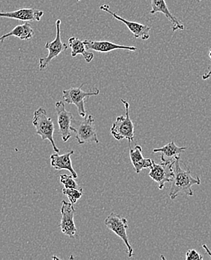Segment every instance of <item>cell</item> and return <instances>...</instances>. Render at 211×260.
Masks as SVG:
<instances>
[{
  "label": "cell",
  "mask_w": 211,
  "mask_h": 260,
  "mask_svg": "<svg viewBox=\"0 0 211 260\" xmlns=\"http://www.w3.org/2000/svg\"><path fill=\"white\" fill-rule=\"evenodd\" d=\"M86 49L94 50L99 53H109L115 50H130V51H137L138 48L133 46H126V45H117L108 41H94L86 39L83 41Z\"/></svg>",
  "instance_id": "obj_12"
},
{
  "label": "cell",
  "mask_w": 211,
  "mask_h": 260,
  "mask_svg": "<svg viewBox=\"0 0 211 260\" xmlns=\"http://www.w3.org/2000/svg\"><path fill=\"white\" fill-rule=\"evenodd\" d=\"M80 1H81V0H77V2H78H78H80Z\"/></svg>",
  "instance_id": "obj_26"
},
{
  "label": "cell",
  "mask_w": 211,
  "mask_h": 260,
  "mask_svg": "<svg viewBox=\"0 0 211 260\" xmlns=\"http://www.w3.org/2000/svg\"><path fill=\"white\" fill-rule=\"evenodd\" d=\"M211 76V64L207 67V72L202 75V79L204 80H207Z\"/></svg>",
  "instance_id": "obj_23"
},
{
  "label": "cell",
  "mask_w": 211,
  "mask_h": 260,
  "mask_svg": "<svg viewBox=\"0 0 211 260\" xmlns=\"http://www.w3.org/2000/svg\"><path fill=\"white\" fill-rule=\"evenodd\" d=\"M32 122L33 125L36 127V134L41 136L42 140H49L54 152L59 153V149L56 146L53 138L54 124L43 107H40L35 111Z\"/></svg>",
  "instance_id": "obj_2"
},
{
  "label": "cell",
  "mask_w": 211,
  "mask_h": 260,
  "mask_svg": "<svg viewBox=\"0 0 211 260\" xmlns=\"http://www.w3.org/2000/svg\"><path fill=\"white\" fill-rule=\"evenodd\" d=\"M61 20L56 21V34L54 40L50 42H46L45 47L48 50V55L45 58L39 59V69L45 70L51 61L57 57L61 53L67 50L69 45L61 41Z\"/></svg>",
  "instance_id": "obj_8"
},
{
  "label": "cell",
  "mask_w": 211,
  "mask_h": 260,
  "mask_svg": "<svg viewBox=\"0 0 211 260\" xmlns=\"http://www.w3.org/2000/svg\"><path fill=\"white\" fill-rule=\"evenodd\" d=\"M101 10L110 14L112 17H114L116 20L124 23L126 26L130 29L131 32L133 34L135 39H142V40H148L149 38V31H150L151 27L147 25L141 24V23H136V22L130 21V20H126L117 14L113 12L110 9V6L108 5H102L100 6Z\"/></svg>",
  "instance_id": "obj_10"
},
{
  "label": "cell",
  "mask_w": 211,
  "mask_h": 260,
  "mask_svg": "<svg viewBox=\"0 0 211 260\" xmlns=\"http://www.w3.org/2000/svg\"><path fill=\"white\" fill-rule=\"evenodd\" d=\"M74 154V151H71L70 152L62 154L59 153H55L50 156V165L55 170H66L70 172L71 175L73 176L75 179L78 178V174L76 171L74 170L72 167V160H71V156Z\"/></svg>",
  "instance_id": "obj_15"
},
{
  "label": "cell",
  "mask_w": 211,
  "mask_h": 260,
  "mask_svg": "<svg viewBox=\"0 0 211 260\" xmlns=\"http://www.w3.org/2000/svg\"><path fill=\"white\" fill-rule=\"evenodd\" d=\"M185 150H187V147L177 146L174 141H171L163 147L154 149L153 153L160 152L162 154L160 157H163L165 160L174 161L176 159L180 157V154Z\"/></svg>",
  "instance_id": "obj_17"
},
{
  "label": "cell",
  "mask_w": 211,
  "mask_h": 260,
  "mask_svg": "<svg viewBox=\"0 0 211 260\" xmlns=\"http://www.w3.org/2000/svg\"><path fill=\"white\" fill-rule=\"evenodd\" d=\"M130 156L132 165L138 174L144 169L150 168L154 162L150 158L143 157L142 148L140 146H135V149H131Z\"/></svg>",
  "instance_id": "obj_16"
},
{
  "label": "cell",
  "mask_w": 211,
  "mask_h": 260,
  "mask_svg": "<svg viewBox=\"0 0 211 260\" xmlns=\"http://www.w3.org/2000/svg\"><path fill=\"white\" fill-rule=\"evenodd\" d=\"M57 122L59 124V134L62 137L63 141L67 142L72 136V132H73L74 117L72 113L66 110L65 102L64 101L56 102L55 104Z\"/></svg>",
  "instance_id": "obj_9"
},
{
  "label": "cell",
  "mask_w": 211,
  "mask_h": 260,
  "mask_svg": "<svg viewBox=\"0 0 211 260\" xmlns=\"http://www.w3.org/2000/svg\"><path fill=\"white\" fill-rule=\"evenodd\" d=\"M161 162L156 164L153 162L150 170H149V176L159 184V189L163 190L165 187V184L167 182H171L174 177V161L165 160L163 157H160Z\"/></svg>",
  "instance_id": "obj_5"
},
{
  "label": "cell",
  "mask_w": 211,
  "mask_h": 260,
  "mask_svg": "<svg viewBox=\"0 0 211 260\" xmlns=\"http://www.w3.org/2000/svg\"><path fill=\"white\" fill-rule=\"evenodd\" d=\"M105 225L122 239L123 242L127 246L129 257H132L133 256V248L130 245L127 236V230L129 228L127 219L121 217L119 214L111 212L105 219Z\"/></svg>",
  "instance_id": "obj_7"
},
{
  "label": "cell",
  "mask_w": 211,
  "mask_h": 260,
  "mask_svg": "<svg viewBox=\"0 0 211 260\" xmlns=\"http://www.w3.org/2000/svg\"><path fill=\"white\" fill-rule=\"evenodd\" d=\"M34 35L32 26L29 23H25L23 24L17 25L10 32L3 35L0 37V42H4L5 39H8L10 36H15L19 38L20 40L29 41L33 39Z\"/></svg>",
  "instance_id": "obj_18"
},
{
  "label": "cell",
  "mask_w": 211,
  "mask_h": 260,
  "mask_svg": "<svg viewBox=\"0 0 211 260\" xmlns=\"http://www.w3.org/2000/svg\"><path fill=\"white\" fill-rule=\"evenodd\" d=\"M203 256L199 253L193 249H190L186 253V259L187 260H202Z\"/></svg>",
  "instance_id": "obj_22"
},
{
  "label": "cell",
  "mask_w": 211,
  "mask_h": 260,
  "mask_svg": "<svg viewBox=\"0 0 211 260\" xmlns=\"http://www.w3.org/2000/svg\"><path fill=\"white\" fill-rule=\"evenodd\" d=\"M125 106V116H118L113 123L111 134L116 140L124 139L132 142L134 140V124L130 116V104L127 101L121 99Z\"/></svg>",
  "instance_id": "obj_3"
},
{
  "label": "cell",
  "mask_w": 211,
  "mask_h": 260,
  "mask_svg": "<svg viewBox=\"0 0 211 260\" xmlns=\"http://www.w3.org/2000/svg\"><path fill=\"white\" fill-rule=\"evenodd\" d=\"M62 192L64 195L67 196L72 204L76 203L77 201L83 196V191L75 188H66V187H64Z\"/></svg>",
  "instance_id": "obj_21"
},
{
  "label": "cell",
  "mask_w": 211,
  "mask_h": 260,
  "mask_svg": "<svg viewBox=\"0 0 211 260\" xmlns=\"http://www.w3.org/2000/svg\"><path fill=\"white\" fill-rule=\"evenodd\" d=\"M208 56H209V58H210V59L211 60V49L210 50H209Z\"/></svg>",
  "instance_id": "obj_25"
},
{
  "label": "cell",
  "mask_w": 211,
  "mask_h": 260,
  "mask_svg": "<svg viewBox=\"0 0 211 260\" xmlns=\"http://www.w3.org/2000/svg\"><path fill=\"white\" fill-rule=\"evenodd\" d=\"M43 15L42 11L31 8H23L10 12H0V17L15 19L22 21H40Z\"/></svg>",
  "instance_id": "obj_13"
},
{
  "label": "cell",
  "mask_w": 211,
  "mask_h": 260,
  "mask_svg": "<svg viewBox=\"0 0 211 260\" xmlns=\"http://www.w3.org/2000/svg\"><path fill=\"white\" fill-rule=\"evenodd\" d=\"M94 122L95 119L94 116L89 115L85 116L83 120L75 122V126H73V132H75V138L79 144L99 143Z\"/></svg>",
  "instance_id": "obj_6"
},
{
  "label": "cell",
  "mask_w": 211,
  "mask_h": 260,
  "mask_svg": "<svg viewBox=\"0 0 211 260\" xmlns=\"http://www.w3.org/2000/svg\"><path fill=\"white\" fill-rule=\"evenodd\" d=\"M84 83L79 87H72L69 89L63 91V99L64 102L69 105H74L78 108L80 116L84 118L86 116V110H85V103L87 102L88 99L91 96H97L100 93L99 89L95 88L91 91H83Z\"/></svg>",
  "instance_id": "obj_4"
},
{
  "label": "cell",
  "mask_w": 211,
  "mask_h": 260,
  "mask_svg": "<svg viewBox=\"0 0 211 260\" xmlns=\"http://www.w3.org/2000/svg\"><path fill=\"white\" fill-rule=\"evenodd\" d=\"M160 12L163 13L172 23V31L174 32L177 30H184L185 29L184 25L170 12L165 0H151V10L149 14L154 15Z\"/></svg>",
  "instance_id": "obj_14"
},
{
  "label": "cell",
  "mask_w": 211,
  "mask_h": 260,
  "mask_svg": "<svg viewBox=\"0 0 211 260\" xmlns=\"http://www.w3.org/2000/svg\"><path fill=\"white\" fill-rule=\"evenodd\" d=\"M180 157L176 159L174 164V177L171 181L169 197L174 200L177 198L179 193L188 196H193L192 187L194 184H201L199 177H193L190 169H183L180 165Z\"/></svg>",
  "instance_id": "obj_1"
},
{
  "label": "cell",
  "mask_w": 211,
  "mask_h": 260,
  "mask_svg": "<svg viewBox=\"0 0 211 260\" xmlns=\"http://www.w3.org/2000/svg\"><path fill=\"white\" fill-rule=\"evenodd\" d=\"M75 212L76 211L74 208L73 204L63 200L61 207L62 217L59 226L62 233L71 239H74L77 233V228L74 221Z\"/></svg>",
  "instance_id": "obj_11"
},
{
  "label": "cell",
  "mask_w": 211,
  "mask_h": 260,
  "mask_svg": "<svg viewBox=\"0 0 211 260\" xmlns=\"http://www.w3.org/2000/svg\"><path fill=\"white\" fill-rule=\"evenodd\" d=\"M203 248L204 249V250L207 251V253H208L209 256H211V251L210 250H209L208 247H207V246L206 245H202Z\"/></svg>",
  "instance_id": "obj_24"
},
{
  "label": "cell",
  "mask_w": 211,
  "mask_h": 260,
  "mask_svg": "<svg viewBox=\"0 0 211 260\" xmlns=\"http://www.w3.org/2000/svg\"><path fill=\"white\" fill-rule=\"evenodd\" d=\"M69 46L72 49L71 55L72 57H75L78 55L81 54L84 58L86 62H91L94 59V54L92 52L86 50V47L82 41L76 37H72L69 39Z\"/></svg>",
  "instance_id": "obj_19"
},
{
  "label": "cell",
  "mask_w": 211,
  "mask_h": 260,
  "mask_svg": "<svg viewBox=\"0 0 211 260\" xmlns=\"http://www.w3.org/2000/svg\"><path fill=\"white\" fill-rule=\"evenodd\" d=\"M197 1H198V2H201V0H197Z\"/></svg>",
  "instance_id": "obj_27"
},
{
  "label": "cell",
  "mask_w": 211,
  "mask_h": 260,
  "mask_svg": "<svg viewBox=\"0 0 211 260\" xmlns=\"http://www.w3.org/2000/svg\"><path fill=\"white\" fill-rule=\"evenodd\" d=\"M75 178L71 175V176H68L66 174L61 175V184H64V187L66 188H75L77 190H81L83 191V188L79 185L76 182H75Z\"/></svg>",
  "instance_id": "obj_20"
}]
</instances>
